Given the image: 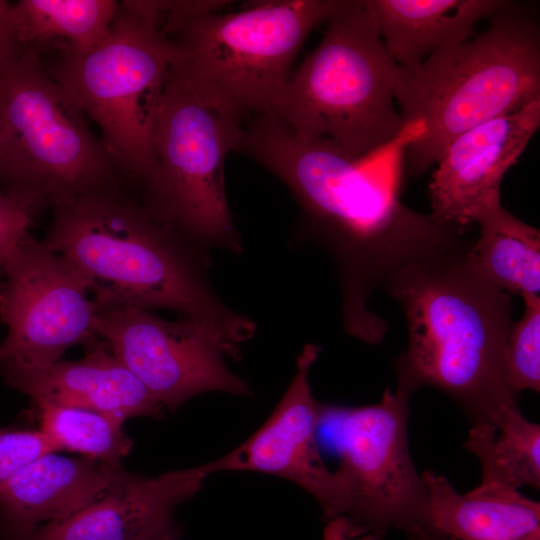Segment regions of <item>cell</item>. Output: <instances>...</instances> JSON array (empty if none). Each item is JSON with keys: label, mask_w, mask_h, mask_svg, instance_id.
<instances>
[{"label": "cell", "mask_w": 540, "mask_h": 540, "mask_svg": "<svg viewBox=\"0 0 540 540\" xmlns=\"http://www.w3.org/2000/svg\"><path fill=\"white\" fill-rule=\"evenodd\" d=\"M78 269L29 235L9 253L2 270L0 321L7 334L0 364L44 367L62 359L71 346H87L99 336L97 307Z\"/></svg>", "instance_id": "8fae6325"}, {"label": "cell", "mask_w": 540, "mask_h": 540, "mask_svg": "<svg viewBox=\"0 0 540 540\" xmlns=\"http://www.w3.org/2000/svg\"><path fill=\"white\" fill-rule=\"evenodd\" d=\"M207 463L146 477L121 470L107 492L72 517L39 527L27 540H153L180 535L179 504L210 475Z\"/></svg>", "instance_id": "9a60e30c"}, {"label": "cell", "mask_w": 540, "mask_h": 540, "mask_svg": "<svg viewBox=\"0 0 540 540\" xmlns=\"http://www.w3.org/2000/svg\"><path fill=\"white\" fill-rule=\"evenodd\" d=\"M57 451L41 430L0 428V486L34 460Z\"/></svg>", "instance_id": "d4e9b609"}, {"label": "cell", "mask_w": 540, "mask_h": 540, "mask_svg": "<svg viewBox=\"0 0 540 540\" xmlns=\"http://www.w3.org/2000/svg\"><path fill=\"white\" fill-rule=\"evenodd\" d=\"M75 361L44 367L1 363L0 375L11 388L27 395L34 407L67 406L117 417L164 416L162 405L98 337Z\"/></svg>", "instance_id": "2e32d148"}, {"label": "cell", "mask_w": 540, "mask_h": 540, "mask_svg": "<svg viewBox=\"0 0 540 540\" xmlns=\"http://www.w3.org/2000/svg\"><path fill=\"white\" fill-rule=\"evenodd\" d=\"M522 297L524 314L511 324L505 347L507 377L517 395L524 390H540V297Z\"/></svg>", "instance_id": "cb8c5ba5"}, {"label": "cell", "mask_w": 540, "mask_h": 540, "mask_svg": "<svg viewBox=\"0 0 540 540\" xmlns=\"http://www.w3.org/2000/svg\"><path fill=\"white\" fill-rule=\"evenodd\" d=\"M242 120L185 86L170 70L153 110L152 168L140 199L160 220L206 251L242 252L226 197L224 166L238 150Z\"/></svg>", "instance_id": "ba28073f"}, {"label": "cell", "mask_w": 540, "mask_h": 540, "mask_svg": "<svg viewBox=\"0 0 540 540\" xmlns=\"http://www.w3.org/2000/svg\"><path fill=\"white\" fill-rule=\"evenodd\" d=\"M180 535H168L153 540H179Z\"/></svg>", "instance_id": "f1b7e54d"}, {"label": "cell", "mask_w": 540, "mask_h": 540, "mask_svg": "<svg viewBox=\"0 0 540 540\" xmlns=\"http://www.w3.org/2000/svg\"><path fill=\"white\" fill-rule=\"evenodd\" d=\"M339 1H259L236 12L187 14L167 33L174 35L169 37L175 49L171 72L241 120L273 114L295 56Z\"/></svg>", "instance_id": "52a82bcc"}, {"label": "cell", "mask_w": 540, "mask_h": 540, "mask_svg": "<svg viewBox=\"0 0 540 540\" xmlns=\"http://www.w3.org/2000/svg\"><path fill=\"white\" fill-rule=\"evenodd\" d=\"M175 57L171 39L131 1H122L107 36L87 51L65 47L46 68L101 130V141L130 182L152 168L154 107Z\"/></svg>", "instance_id": "9c48e42d"}, {"label": "cell", "mask_w": 540, "mask_h": 540, "mask_svg": "<svg viewBox=\"0 0 540 540\" xmlns=\"http://www.w3.org/2000/svg\"><path fill=\"white\" fill-rule=\"evenodd\" d=\"M119 9L114 0H19L8 4L4 18L13 37L36 44L58 36L72 51H87L108 34Z\"/></svg>", "instance_id": "44dd1931"}, {"label": "cell", "mask_w": 540, "mask_h": 540, "mask_svg": "<svg viewBox=\"0 0 540 540\" xmlns=\"http://www.w3.org/2000/svg\"><path fill=\"white\" fill-rule=\"evenodd\" d=\"M469 245L409 263L384 284L408 329V345L394 361L396 388L411 395L433 387L471 426H498L519 409L505 365L512 300L479 272Z\"/></svg>", "instance_id": "3957f363"}, {"label": "cell", "mask_w": 540, "mask_h": 540, "mask_svg": "<svg viewBox=\"0 0 540 540\" xmlns=\"http://www.w3.org/2000/svg\"><path fill=\"white\" fill-rule=\"evenodd\" d=\"M511 0H366L379 35L400 67L469 39Z\"/></svg>", "instance_id": "d6986e66"}, {"label": "cell", "mask_w": 540, "mask_h": 540, "mask_svg": "<svg viewBox=\"0 0 540 540\" xmlns=\"http://www.w3.org/2000/svg\"><path fill=\"white\" fill-rule=\"evenodd\" d=\"M540 127V99L475 126L444 150L428 185L431 214L464 234Z\"/></svg>", "instance_id": "5bb4252c"}, {"label": "cell", "mask_w": 540, "mask_h": 540, "mask_svg": "<svg viewBox=\"0 0 540 540\" xmlns=\"http://www.w3.org/2000/svg\"><path fill=\"white\" fill-rule=\"evenodd\" d=\"M479 237L468 255L491 284L508 294H539L540 231L510 213L494 193L477 212Z\"/></svg>", "instance_id": "ffe728a7"}, {"label": "cell", "mask_w": 540, "mask_h": 540, "mask_svg": "<svg viewBox=\"0 0 540 540\" xmlns=\"http://www.w3.org/2000/svg\"><path fill=\"white\" fill-rule=\"evenodd\" d=\"M0 14V117L6 150L1 188L32 213L121 186L119 170L74 97L34 45Z\"/></svg>", "instance_id": "5b68a950"}, {"label": "cell", "mask_w": 540, "mask_h": 540, "mask_svg": "<svg viewBox=\"0 0 540 540\" xmlns=\"http://www.w3.org/2000/svg\"><path fill=\"white\" fill-rule=\"evenodd\" d=\"M5 171H6V150H5V141H4L1 117H0V187L4 179Z\"/></svg>", "instance_id": "83f0119b"}, {"label": "cell", "mask_w": 540, "mask_h": 540, "mask_svg": "<svg viewBox=\"0 0 540 540\" xmlns=\"http://www.w3.org/2000/svg\"><path fill=\"white\" fill-rule=\"evenodd\" d=\"M405 533L410 540H448L440 533L425 525H417Z\"/></svg>", "instance_id": "4316f807"}, {"label": "cell", "mask_w": 540, "mask_h": 540, "mask_svg": "<svg viewBox=\"0 0 540 540\" xmlns=\"http://www.w3.org/2000/svg\"><path fill=\"white\" fill-rule=\"evenodd\" d=\"M41 241L78 269L97 310L175 311L205 328L235 360L256 333L251 319L214 293L206 251L123 185L53 207Z\"/></svg>", "instance_id": "7a4b0ae2"}, {"label": "cell", "mask_w": 540, "mask_h": 540, "mask_svg": "<svg viewBox=\"0 0 540 540\" xmlns=\"http://www.w3.org/2000/svg\"><path fill=\"white\" fill-rule=\"evenodd\" d=\"M469 39L398 68L395 101L416 134L405 144L411 176L435 165L467 130L540 99L536 5L512 1Z\"/></svg>", "instance_id": "277c9868"}, {"label": "cell", "mask_w": 540, "mask_h": 540, "mask_svg": "<svg viewBox=\"0 0 540 540\" xmlns=\"http://www.w3.org/2000/svg\"><path fill=\"white\" fill-rule=\"evenodd\" d=\"M410 394L388 388L380 401L337 408L343 516L359 534L383 538L422 524L428 490L409 450Z\"/></svg>", "instance_id": "30bf717a"}, {"label": "cell", "mask_w": 540, "mask_h": 540, "mask_svg": "<svg viewBox=\"0 0 540 540\" xmlns=\"http://www.w3.org/2000/svg\"><path fill=\"white\" fill-rule=\"evenodd\" d=\"M7 3H8V1L0 0V13L3 10V8L6 6Z\"/></svg>", "instance_id": "f546056e"}, {"label": "cell", "mask_w": 540, "mask_h": 540, "mask_svg": "<svg viewBox=\"0 0 540 540\" xmlns=\"http://www.w3.org/2000/svg\"><path fill=\"white\" fill-rule=\"evenodd\" d=\"M317 47L292 72L273 113L294 134L359 159L409 132L395 101L398 64L366 0H340Z\"/></svg>", "instance_id": "8992f818"}, {"label": "cell", "mask_w": 540, "mask_h": 540, "mask_svg": "<svg viewBox=\"0 0 540 540\" xmlns=\"http://www.w3.org/2000/svg\"><path fill=\"white\" fill-rule=\"evenodd\" d=\"M463 447L481 467V484L518 490L540 487V425L519 409L498 426H471Z\"/></svg>", "instance_id": "7402d4cb"}, {"label": "cell", "mask_w": 540, "mask_h": 540, "mask_svg": "<svg viewBox=\"0 0 540 540\" xmlns=\"http://www.w3.org/2000/svg\"><path fill=\"white\" fill-rule=\"evenodd\" d=\"M33 213L0 187V274L12 249L26 236Z\"/></svg>", "instance_id": "484cf974"}, {"label": "cell", "mask_w": 540, "mask_h": 540, "mask_svg": "<svg viewBox=\"0 0 540 540\" xmlns=\"http://www.w3.org/2000/svg\"><path fill=\"white\" fill-rule=\"evenodd\" d=\"M40 429L58 451L77 452L109 465L121 466L133 441L123 420L93 410L67 406L36 407Z\"/></svg>", "instance_id": "603a6c76"}, {"label": "cell", "mask_w": 540, "mask_h": 540, "mask_svg": "<svg viewBox=\"0 0 540 540\" xmlns=\"http://www.w3.org/2000/svg\"><path fill=\"white\" fill-rule=\"evenodd\" d=\"M1 281H2V274H0V286H1Z\"/></svg>", "instance_id": "4dcf8cb0"}, {"label": "cell", "mask_w": 540, "mask_h": 540, "mask_svg": "<svg viewBox=\"0 0 540 540\" xmlns=\"http://www.w3.org/2000/svg\"><path fill=\"white\" fill-rule=\"evenodd\" d=\"M320 352V346L306 344L290 385L267 420L239 446L207 464L211 474L252 471L289 480L317 501L329 521L343 516L344 499L315 437L321 404L313 398L309 374Z\"/></svg>", "instance_id": "4fadbf2b"}, {"label": "cell", "mask_w": 540, "mask_h": 540, "mask_svg": "<svg viewBox=\"0 0 540 540\" xmlns=\"http://www.w3.org/2000/svg\"><path fill=\"white\" fill-rule=\"evenodd\" d=\"M238 151L279 178L302 212L304 234L332 257L342 289L344 328L380 343L387 322L368 302L403 266L451 251L467 240L431 213L399 198L398 171L376 172L325 140L294 134L274 114L251 118Z\"/></svg>", "instance_id": "6da1fadb"}, {"label": "cell", "mask_w": 540, "mask_h": 540, "mask_svg": "<svg viewBox=\"0 0 540 540\" xmlns=\"http://www.w3.org/2000/svg\"><path fill=\"white\" fill-rule=\"evenodd\" d=\"M421 475L428 496L420 525L448 540H540V503L518 490L480 483L459 493L435 471Z\"/></svg>", "instance_id": "ac0fdd59"}, {"label": "cell", "mask_w": 540, "mask_h": 540, "mask_svg": "<svg viewBox=\"0 0 540 540\" xmlns=\"http://www.w3.org/2000/svg\"><path fill=\"white\" fill-rule=\"evenodd\" d=\"M122 466L48 453L0 486V540H27L99 500Z\"/></svg>", "instance_id": "e0dca14e"}, {"label": "cell", "mask_w": 540, "mask_h": 540, "mask_svg": "<svg viewBox=\"0 0 540 540\" xmlns=\"http://www.w3.org/2000/svg\"><path fill=\"white\" fill-rule=\"evenodd\" d=\"M96 334L112 353L170 411L210 391L251 396L247 382L224 362V350L201 325L167 321L136 308L97 310Z\"/></svg>", "instance_id": "7c38bea8"}]
</instances>
